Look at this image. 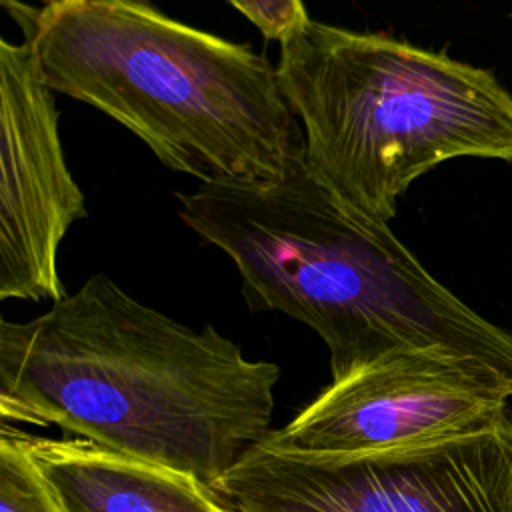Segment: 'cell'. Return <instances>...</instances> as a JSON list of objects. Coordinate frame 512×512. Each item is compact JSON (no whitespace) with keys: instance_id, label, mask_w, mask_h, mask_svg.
I'll return each instance as SVG.
<instances>
[{"instance_id":"1","label":"cell","mask_w":512,"mask_h":512,"mask_svg":"<svg viewBox=\"0 0 512 512\" xmlns=\"http://www.w3.org/2000/svg\"><path fill=\"white\" fill-rule=\"evenodd\" d=\"M280 368L194 330L106 274L0 322L2 422L58 426L212 486L272 432Z\"/></svg>"},{"instance_id":"2","label":"cell","mask_w":512,"mask_h":512,"mask_svg":"<svg viewBox=\"0 0 512 512\" xmlns=\"http://www.w3.org/2000/svg\"><path fill=\"white\" fill-rule=\"evenodd\" d=\"M178 200L182 222L234 262L252 312H282L324 340L332 380L416 350L512 380V332L442 286L388 222L342 204L302 156L276 182L200 184Z\"/></svg>"},{"instance_id":"3","label":"cell","mask_w":512,"mask_h":512,"mask_svg":"<svg viewBox=\"0 0 512 512\" xmlns=\"http://www.w3.org/2000/svg\"><path fill=\"white\" fill-rule=\"evenodd\" d=\"M52 92L98 108L200 184H264L302 156L276 66L146 0H2Z\"/></svg>"},{"instance_id":"4","label":"cell","mask_w":512,"mask_h":512,"mask_svg":"<svg viewBox=\"0 0 512 512\" xmlns=\"http://www.w3.org/2000/svg\"><path fill=\"white\" fill-rule=\"evenodd\" d=\"M278 44L302 162L342 204L390 222L410 184L450 158L512 162V94L492 72L312 18Z\"/></svg>"},{"instance_id":"5","label":"cell","mask_w":512,"mask_h":512,"mask_svg":"<svg viewBox=\"0 0 512 512\" xmlns=\"http://www.w3.org/2000/svg\"><path fill=\"white\" fill-rule=\"evenodd\" d=\"M212 488L228 512H512V430L330 456L258 444Z\"/></svg>"},{"instance_id":"6","label":"cell","mask_w":512,"mask_h":512,"mask_svg":"<svg viewBox=\"0 0 512 512\" xmlns=\"http://www.w3.org/2000/svg\"><path fill=\"white\" fill-rule=\"evenodd\" d=\"M512 380L450 352L390 356L332 384L262 442L292 454H358L508 424Z\"/></svg>"},{"instance_id":"7","label":"cell","mask_w":512,"mask_h":512,"mask_svg":"<svg viewBox=\"0 0 512 512\" xmlns=\"http://www.w3.org/2000/svg\"><path fill=\"white\" fill-rule=\"evenodd\" d=\"M0 298L50 300L66 296L58 250L68 228L86 216L84 194L72 178L54 92L40 76L32 48L0 40Z\"/></svg>"},{"instance_id":"8","label":"cell","mask_w":512,"mask_h":512,"mask_svg":"<svg viewBox=\"0 0 512 512\" xmlns=\"http://www.w3.org/2000/svg\"><path fill=\"white\" fill-rule=\"evenodd\" d=\"M24 442L64 512H228L212 486L170 466L78 436Z\"/></svg>"},{"instance_id":"9","label":"cell","mask_w":512,"mask_h":512,"mask_svg":"<svg viewBox=\"0 0 512 512\" xmlns=\"http://www.w3.org/2000/svg\"><path fill=\"white\" fill-rule=\"evenodd\" d=\"M0 512H64L38 472L24 432L0 430Z\"/></svg>"},{"instance_id":"10","label":"cell","mask_w":512,"mask_h":512,"mask_svg":"<svg viewBox=\"0 0 512 512\" xmlns=\"http://www.w3.org/2000/svg\"><path fill=\"white\" fill-rule=\"evenodd\" d=\"M234 10L244 14L266 40L280 42L296 26L306 22L304 0H226Z\"/></svg>"},{"instance_id":"11","label":"cell","mask_w":512,"mask_h":512,"mask_svg":"<svg viewBox=\"0 0 512 512\" xmlns=\"http://www.w3.org/2000/svg\"><path fill=\"white\" fill-rule=\"evenodd\" d=\"M508 424H510V430H512V412H510V416H508Z\"/></svg>"},{"instance_id":"12","label":"cell","mask_w":512,"mask_h":512,"mask_svg":"<svg viewBox=\"0 0 512 512\" xmlns=\"http://www.w3.org/2000/svg\"><path fill=\"white\" fill-rule=\"evenodd\" d=\"M510 16H512V12H510Z\"/></svg>"}]
</instances>
